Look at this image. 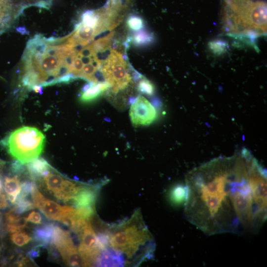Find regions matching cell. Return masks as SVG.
<instances>
[{"instance_id": "30", "label": "cell", "mask_w": 267, "mask_h": 267, "mask_svg": "<svg viewBox=\"0 0 267 267\" xmlns=\"http://www.w3.org/2000/svg\"><path fill=\"white\" fill-rule=\"evenodd\" d=\"M41 246H42L41 245ZM41 246H37L32 249L28 253L29 258L33 260L34 258L39 256L40 249Z\"/></svg>"}, {"instance_id": "13", "label": "cell", "mask_w": 267, "mask_h": 267, "mask_svg": "<svg viewBox=\"0 0 267 267\" xmlns=\"http://www.w3.org/2000/svg\"><path fill=\"white\" fill-rule=\"evenodd\" d=\"M55 226L50 222L36 227L33 234L34 241L42 246L52 245Z\"/></svg>"}, {"instance_id": "33", "label": "cell", "mask_w": 267, "mask_h": 267, "mask_svg": "<svg viewBox=\"0 0 267 267\" xmlns=\"http://www.w3.org/2000/svg\"><path fill=\"white\" fill-rule=\"evenodd\" d=\"M17 31L22 34H28L29 32H27V30L24 27H19L17 28Z\"/></svg>"}, {"instance_id": "10", "label": "cell", "mask_w": 267, "mask_h": 267, "mask_svg": "<svg viewBox=\"0 0 267 267\" xmlns=\"http://www.w3.org/2000/svg\"><path fill=\"white\" fill-rule=\"evenodd\" d=\"M55 247L57 249L67 265L70 267L84 266L82 257L75 246L71 236L60 242Z\"/></svg>"}, {"instance_id": "22", "label": "cell", "mask_w": 267, "mask_h": 267, "mask_svg": "<svg viewBox=\"0 0 267 267\" xmlns=\"http://www.w3.org/2000/svg\"><path fill=\"white\" fill-rule=\"evenodd\" d=\"M13 204L14 207L13 209L19 214H23L35 208L33 202H32L28 198L19 195Z\"/></svg>"}, {"instance_id": "4", "label": "cell", "mask_w": 267, "mask_h": 267, "mask_svg": "<svg viewBox=\"0 0 267 267\" xmlns=\"http://www.w3.org/2000/svg\"><path fill=\"white\" fill-rule=\"evenodd\" d=\"M45 137L37 128L23 126L2 140L10 155L23 164L38 158L44 151Z\"/></svg>"}, {"instance_id": "8", "label": "cell", "mask_w": 267, "mask_h": 267, "mask_svg": "<svg viewBox=\"0 0 267 267\" xmlns=\"http://www.w3.org/2000/svg\"><path fill=\"white\" fill-rule=\"evenodd\" d=\"M77 234L80 241L78 251L83 260L84 266L95 265L102 251L98 245L96 235L90 222Z\"/></svg>"}, {"instance_id": "23", "label": "cell", "mask_w": 267, "mask_h": 267, "mask_svg": "<svg viewBox=\"0 0 267 267\" xmlns=\"http://www.w3.org/2000/svg\"><path fill=\"white\" fill-rule=\"evenodd\" d=\"M10 239L15 245L22 247L30 242L32 237L25 232L19 231L12 233Z\"/></svg>"}, {"instance_id": "20", "label": "cell", "mask_w": 267, "mask_h": 267, "mask_svg": "<svg viewBox=\"0 0 267 267\" xmlns=\"http://www.w3.org/2000/svg\"><path fill=\"white\" fill-rule=\"evenodd\" d=\"M154 39L153 33L145 29L136 31L130 38L131 41L137 46L149 45L153 43Z\"/></svg>"}, {"instance_id": "11", "label": "cell", "mask_w": 267, "mask_h": 267, "mask_svg": "<svg viewBox=\"0 0 267 267\" xmlns=\"http://www.w3.org/2000/svg\"><path fill=\"white\" fill-rule=\"evenodd\" d=\"M96 197V189L94 187L85 185L70 201L76 208L93 206Z\"/></svg>"}, {"instance_id": "18", "label": "cell", "mask_w": 267, "mask_h": 267, "mask_svg": "<svg viewBox=\"0 0 267 267\" xmlns=\"http://www.w3.org/2000/svg\"><path fill=\"white\" fill-rule=\"evenodd\" d=\"M7 230L10 233L21 231L26 225L27 221L13 209L5 214Z\"/></svg>"}, {"instance_id": "3", "label": "cell", "mask_w": 267, "mask_h": 267, "mask_svg": "<svg viewBox=\"0 0 267 267\" xmlns=\"http://www.w3.org/2000/svg\"><path fill=\"white\" fill-rule=\"evenodd\" d=\"M222 29L227 36L254 45L267 33V3L252 0H225Z\"/></svg>"}, {"instance_id": "28", "label": "cell", "mask_w": 267, "mask_h": 267, "mask_svg": "<svg viewBox=\"0 0 267 267\" xmlns=\"http://www.w3.org/2000/svg\"><path fill=\"white\" fill-rule=\"evenodd\" d=\"M10 170L13 174L19 176L24 172L25 169L23 164L16 160L11 163Z\"/></svg>"}, {"instance_id": "21", "label": "cell", "mask_w": 267, "mask_h": 267, "mask_svg": "<svg viewBox=\"0 0 267 267\" xmlns=\"http://www.w3.org/2000/svg\"><path fill=\"white\" fill-rule=\"evenodd\" d=\"M187 197L185 185L178 184L174 186L170 190L169 199L174 205H179L185 203Z\"/></svg>"}, {"instance_id": "34", "label": "cell", "mask_w": 267, "mask_h": 267, "mask_svg": "<svg viewBox=\"0 0 267 267\" xmlns=\"http://www.w3.org/2000/svg\"><path fill=\"white\" fill-rule=\"evenodd\" d=\"M2 192V183L1 178L0 176V193Z\"/></svg>"}, {"instance_id": "27", "label": "cell", "mask_w": 267, "mask_h": 267, "mask_svg": "<svg viewBox=\"0 0 267 267\" xmlns=\"http://www.w3.org/2000/svg\"><path fill=\"white\" fill-rule=\"evenodd\" d=\"M37 188V185L34 180H27L21 182V191L19 196L27 197L32 194L34 191Z\"/></svg>"}, {"instance_id": "19", "label": "cell", "mask_w": 267, "mask_h": 267, "mask_svg": "<svg viewBox=\"0 0 267 267\" xmlns=\"http://www.w3.org/2000/svg\"><path fill=\"white\" fill-rule=\"evenodd\" d=\"M12 4L9 0H0V34L10 26Z\"/></svg>"}, {"instance_id": "17", "label": "cell", "mask_w": 267, "mask_h": 267, "mask_svg": "<svg viewBox=\"0 0 267 267\" xmlns=\"http://www.w3.org/2000/svg\"><path fill=\"white\" fill-rule=\"evenodd\" d=\"M64 180L60 175L50 172L43 178L45 189L56 198L60 192Z\"/></svg>"}, {"instance_id": "9", "label": "cell", "mask_w": 267, "mask_h": 267, "mask_svg": "<svg viewBox=\"0 0 267 267\" xmlns=\"http://www.w3.org/2000/svg\"><path fill=\"white\" fill-rule=\"evenodd\" d=\"M130 117L134 126H147L156 119L157 112L148 100L139 95L132 103Z\"/></svg>"}, {"instance_id": "15", "label": "cell", "mask_w": 267, "mask_h": 267, "mask_svg": "<svg viewBox=\"0 0 267 267\" xmlns=\"http://www.w3.org/2000/svg\"><path fill=\"white\" fill-rule=\"evenodd\" d=\"M110 88L109 84L106 82L93 83L89 89L81 93L80 100L83 103L92 102Z\"/></svg>"}, {"instance_id": "26", "label": "cell", "mask_w": 267, "mask_h": 267, "mask_svg": "<svg viewBox=\"0 0 267 267\" xmlns=\"http://www.w3.org/2000/svg\"><path fill=\"white\" fill-rule=\"evenodd\" d=\"M137 90L142 94L147 95H152L155 91L153 84L148 79L143 78L138 82Z\"/></svg>"}, {"instance_id": "12", "label": "cell", "mask_w": 267, "mask_h": 267, "mask_svg": "<svg viewBox=\"0 0 267 267\" xmlns=\"http://www.w3.org/2000/svg\"><path fill=\"white\" fill-rule=\"evenodd\" d=\"M124 264L121 252L107 248L101 253L95 265L98 267H123Z\"/></svg>"}, {"instance_id": "16", "label": "cell", "mask_w": 267, "mask_h": 267, "mask_svg": "<svg viewBox=\"0 0 267 267\" xmlns=\"http://www.w3.org/2000/svg\"><path fill=\"white\" fill-rule=\"evenodd\" d=\"M3 187L7 198L11 203L14 204L21 191V182L18 176H6L4 178Z\"/></svg>"}, {"instance_id": "25", "label": "cell", "mask_w": 267, "mask_h": 267, "mask_svg": "<svg viewBox=\"0 0 267 267\" xmlns=\"http://www.w3.org/2000/svg\"><path fill=\"white\" fill-rule=\"evenodd\" d=\"M126 24L130 30L134 31L141 30L144 26L143 19L136 15H130L127 20Z\"/></svg>"}, {"instance_id": "35", "label": "cell", "mask_w": 267, "mask_h": 267, "mask_svg": "<svg viewBox=\"0 0 267 267\" xmlns=\"http://www.w3.org/2000/svg\"><path fill=\"white\" fill-rule=\"evenodd\" d=\"M1 217L0 216V226H1Z\"/></svg>"}, {"instance_id": "2", "label": "cell", "mask_w": 267, "mask_h": 267, "mask_svg": "<svg viewBox=\"0 0 267 267\" xmlns=\"http://www.w3.org/2000/svg\"><path fill=\"white\" fill-rule=\"evenodd\" d=\"M75 48L61 38H45L36 34L30 39L22 57L23 86L32 90L59 84L64 75L70 74Z\"/></svg>"}, {"instance_id": "14", "label": "cell", "mask_w": 267, "mask_h": 267, "mask_svg": "<svg viewBox=\"0 0 267 267\" xmlns=\"http://www.w3.org/2000/svg\"><path fill=\"white\" fill-rule=\"evenodd\" d=\"M26 167L33 180L44 178L48 173L50 166L43 158H37L27 163Z\"/></svg>"}, {"instance_id": "5", "label": "cell", "mask_w": 267, "mask_h": 267, "mask_svg": "<svg viewBox=\"0 0 267 267\" xmlns=\"http://www.w3.org/2000/svg\"><path fill=\"white\" fill-rule=\"evenodd\" d=\"M151 239L147 229L131 222L110 235L109 244L114 250L132 257L140 246Z\"/></svg>"}, {"instance_id": "31", "label": "cell", "mask_w": 267, "mask_h": 267, "mask_svg": "<svg viewBox=\"0 0 267 267\" xmlns=\"http://www.w3.org/2000/svg\"><path fill=\"white\" fill-rule=\"evenodd\" d=\"M8 206L5 195L2 192L0 193V209L6 208Z\"/></svg>"}, {"instance_id": "6", "label": "cell", "mask_w": 267, "mask_h": 267, "mask_svg": "<svg viewBox=\"0 0 267 267\" xmlns=\"http://www.w3.org/2000/svg\"><path fill=\"white\" fill-rule=\"evenodd\" d=\"M125 60L121 53L112 49L102 62L100 72L115 94L126 89L132 81Z\"/></svg>"}, {"instance_id": "7", "label": "cell", "mask_w": 267, "mask_h": 267, "mask_svg": "<svg viewBox=\"0 0 267 267\" xmlns=\"http://www.w3.org/2000/svg\"><path fill=\"white\" fill-rule=\"evenodd\" d=\"M31 196L35 207L39 209L47 218L69 225L74 216L75 208L72 206H61L46 198L38 188L34 191Z\"/></svg>"}, {"instance_id": "1", "label": "cell", "mask_w": 267, "mask_h": 267, "mask_svg": "<svg viewBox=\"0 0 267 267\" xmlns=\"http://www.w3.org/2000/svg\"><path fill=\"white\" fill-rule=\"evenodd\" d=\"M184 215L204 233H255L267 218L266 170L244 149L186 176Z\"/></svg>"}, {"instance_id": "29", "label": "cell", "mask_w": 267, "mask_h": 267, "mask_svg": "<svg viewBox=\"0 0 267 267\" xmlns=\"http://www.w3.org/2000/svg\"><path fill=\"white\" fill-rule=\"evenodd\" d=\"M27 222H30L35 224H41L42 218L41 214L36 211L31 212L28 216L25 218Z\"/></svg>"}, {"instance_id": "32", "label": "cell", "mask_w": 267, "mask_h": 267, "mask_svg": "<svg viewBox=\"0 0 267 267\" xmlns=\"http://www.w3.org/2000/svg\"><path fill=\"white\" fill-rule=\"evenodd\" d=\"M32 90H34L35 92L39 93L41 94L43 93V87L39 85L34 86Z\"/></svg>"}, {"instance_id": "24", "label": "cell", "mask_w": 267, "mask_h": 267, "mask_svg": "<svg viewBox=\"0 0 267 267\" xmlns=\"http://www.w3.org/2000/svg\"><path fill=\"white\" fill-rule=\"evenodd\" d=\"M210 49L215 54L220 55L224 53L228 45L227 43L222 39H216L209 44Z\"/></svg>"}]
</instances>
